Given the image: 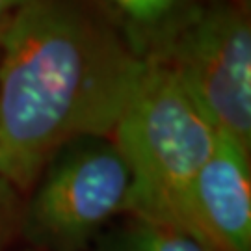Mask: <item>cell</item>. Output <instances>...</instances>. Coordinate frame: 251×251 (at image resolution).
Instances as JSON below:
<instances>
[{"mask_svg": "<svg viewBox=\"0 0 251 251\" xmlns=\"http://www.w3.org/2000/svg\"><path fill=\"white\" fill-rule=\"evenodd\" d=\"M144 69L95 0H28L0 34V177L25 196L82 136H112Z\"/></svg>", "mask_w": 251, "mask_h": 251, "instance_id": "1", "label": "cell"}, {"mask_svg": "<svg viewBox=\"0 0 251 251\" xmlns=\"http://www.w3.org/2000/svg\"><path fill=\"white\" fill-rule=\"evenodd\" d=\"M218 132L160 62L144 60L112 140L132 175L130 210L188 236L194 180L218 144Z\"/></svg>", "mask_w": 251, "mask_h": 251, "instance_id": "2", "label": "cell"}, {"mask_svg": "<svg viewBox=\"0 0 251 251\" xmlns=\"http://www.w3.org/2000/svg\"><path fill=\"white\" fill-rule=\"evenodd\" d=\"M132 175L112 136L60 147L23 196L19 238L32 251H86L128 214Z\"/></svg>", "mask_w": 251, "mask_h": 251, "instance_id": "3", "label": "cell"}, {"mask_svg": "<svg viewBox=\"0 0 251 251\" xmlns=\"http://www.w3.org/2000/svg\"><path fill=\"white\" fill-rule=\"evenodd\" d=\"M216 132L251 151V23L233 0H205L160 60Z\"/></svg>", "mask_w": 251, "mask_h": 251, "instance_id": "4", "label": "cell"}, {"mask_svg": "<svg viewBox=\"0 0 251 251\" xmlns=\"http://www.w3.org/2000/svg\"><path fill=\"white\" fill-rule=\"evenodd\" d=\"M250 152L220 134L194 180L188 236L203 251H251Z\"/></svg>", "mask_w": 251, "mask_h": 251, "instance_id": "5", "label": "cell"}, {"mask_svg": "<svg viewBox=\"0 0 251 251\" xmlns=\"http://www.w3.org/2000/svg\"><path fill=\"white\" fill-rule=\"evenodd\" d=\"M198 0H104L106 13L140 60H160L199 9Z\"/></svg>", "mask_w": 251, "mask_h": 251, "instance_id": "6", "label": "cell"}, {"mask_svg": "<svg viewBox=\"0 0 251 251\" xmlns=\"http://www.w3.org/2000/svg\"><path fill=\"white\" fill-rule=\"evenodd\" d=\"M97 251H203L190 236L136 216H123L95 240Z\"/></svg>", "mask_w": 251, "mask_h": 251, "instance_id": "7", "label": "cell"}, {"mask_svg": "<svg viewBox=\"0 0 251 251\" xmlns=\"http://www.w3.org/2000/svg\"><path fill=\"white\" fill-rule=\"evenodd\" d=\"M23 196L0 177V251H8L19 238Z\"/></svg>", "mask_w": 251, "mask_h": 251, "instance_id": "8", "label": "cell"}, {"mask_svg": "<svg viewBox=\"0 0 251 251\" xmlns=\"http://www.w3.org/2000/svg\"><path fill=\"white\" fill-rule=\"evenodd\" d=\"M26 2L28 0H0V34H2V30L6 28V25L13 19V15H15Z\"/></svg>", "mask_w": 251, "mask_h": 251, "instance_id": "9", "label": "cell"}, {"mask_svg": "<svg viewBox=\"0 0 251 251\" xmlns=\"http://www.w3.org/2000/svg\"><path fill=\"white\" fill-rule=\"evenodd\" d=\"M233 2H236L240 8H244L246 11H250V0H233Z\"/></svg>", "mask_w": 251, "mask_h": 251, "instance_id": "10", "label": "cell"}, {"mask_svg": "<svg viewBox=\"0 0 251 251\" xmlns=\"http://www.w3.org/2000/svg\"><path fill=\"white\" fill-rule=\"evenodd\" d=\"M30 251H32V250H30Z\"/></svg>", "mask_w": 251, "mask_h": 251, "instance_id": "11", "label": "cell"}]
</instances>
